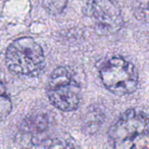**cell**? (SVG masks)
<instances>
[{
  "mask_svg": "<svg viewBox=\"0 0 149 149\" xmlns=\"http://www.w3.org/2000/svg\"><path fill=\"white\" fill-rule=\"evenodd\" d=\"M46 91L50 103L60 111H75L80 104L81 87L63 66L52 72Z\"/></svg>",
  "mask_w": 149,
  "mask_h": 149,
  "instance_id": "3",
  "label": "cell"
},
{
  "mask_svg": "<svg viewBox=\"0 0 149 149\" xmlns=\"http://www.w3.org/2000/svg\"><path fill=\"white\" fill-rule=\"evenodd\" d=\"M12 103L7 94L5 86L0 81V121L5 120L11 113Z\"/></svg>",
  "mask_w": 149,
  "mask_h": 149,
  "instance_id": "7",
  "label": "cell"
},
{
  "mask_svg": "<svg viewBox=\"0 0 149 149\" xmlns=\"http://www.w3.org/2000/svg\"><path fill=\"white\" fill-rule=\"evenodd\" d=\"M24 128L28 132L40 134L48 128L49 120L45 114H37L28 118L24 121Z\"/></svg>",
  "mask_w": 149,
  "mask_h": 149,
  "instance_id": "6",
  "label": "cell"
},
{
  "mask_svg": "<svg viewBox=\"0 0 149 149\" xmlns=\"http://www.w3.org/2000/svg\"><path fill=\"white\" fill-rule=\"evenodd\" d=\"M100 79L105 87L116 95H126L136 91L139 76L134 65L122 57H113L100 68Z\"/></svg>",
  "mask_w": 149,
  "mask_h": 149,
  "instance_id": "4",
  "label": "cell"
},
{
  "mask_svg": "<svg viewBox=\"0 0 149 149\" xmlns=\"http://www.w3.org/2000/svg\"><path fill=\"white\" fill-rule=\"evenodd\" d=\"M84 12L91 18L93 29L99 35L116 33L124 23L121 10L114 0H89Z\"/></svg>",
  "mask_w": 149,
  "mask_h": 149,
  "instance_id": "5",
  "label": "cell"
},
{
  "mask_svg": "<svg viewBox=\"0 0 149 149\" xmlns=\"http://www.w3.org/2000/svg\"><path fill=\"white\" fill-rule=\"evenodd\" d=\"M45 5L47 9H50L51 10H62L60 6L62 8H65L66 4V0H45Z\"/></svg>",
  "mask_w": 149,
  "mask_h": 149,
  "instance_id": "8",
  "label": "cell"
},
{
  "mask_svg": "<svg viewBox=\"0 0 149 149\" xmlns=\"http://www.w3.org/2000/svg\"><path fill=\"white\" fill-rule=\"evenodd\" d=\"M5 62L8 69L15 74L35 76L45 66V54L40 45L32 38L22 37L7 48Z\"/></svg>",
  "mask_w": 149,
  "mask_h": 149,
  "instance_id": "2",
  "label": "cell"
},
{
  "mask_svg": "<svg viewBox=\"0 0 149 149\" xmlns=\"http://www.w3.org/2000/svg\"><path fill=\"white\" fill-rule=\"evenodd\" d=\"M114 148H148L149 129L147 116L135 109L127 110L109 131Z\"/></svg>",
  "mask_w": 149,
  "mask_h": 149,
  "instance_id": "1",
  "label": "cell"
}]
</instances>
